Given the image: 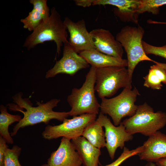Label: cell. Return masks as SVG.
<instances>
[{"mask_svg":"<svg viewBox=\"0 0 166 166\" xmlns=\"http://www.w3.org/2000/svg\"><path fill=\"white\" fill-rule=\"evenodd\" d=\"M22 96V93H17L12 97L13 101L16 104L11 103L8 105L10 110L20 109L12 111L21 112L24 115L21 121L14 127L10 133L11 136L16 135L21 128L41 123L48 124L52 119L63 121L69 116V112H58L53 110L60 102L59 99H52L45 103L38 102L37 106L33 107L29 98H23Z\"/></svg>","mask_w":166,"mask_h":166,"instance_id":"cell-1","label":"cell"},{"mask_svg":"<svg viewBox=\"0 0 166 166\" xmlns=\"http://www.w3.org/2000/svg\"><path fill=\"white\" fill-rule=\"evenodd\" d=\"M49 17L43 22L26 39L23 45L28 50L46 41H53L59 55L63 44L69 42L66 28L61 16L53 7Z\"/></svg>","mask_w":166,"mask_h":166,"instance_id":"cell-2","label":"cell"},{"mask_svg":"<svg viewBox=\"0 0 166 166\" xmlns=\"http://www.w3.org/2000/svg\"><path fill=\"white\" fill-rule=\"evenodd\" d=\"M96 68L91 66L84 82L79 88H74L67 98L71 108L69 115L73 117L85 114H99L100 104L95 95Z\"/></svg>","mask_w":166,"mask_h":166,"instance_id":"cell-3","label":"cell"},{"mask_svg":"<svg viewBox=\"0 0 166 166\" xmlns=\"http://www.w3.org/2000/svg\"><path fill=\"white\" fill-rule=\"evenodd\" d=\"M126 131L133 135L140 133L149 136L166 125V113L155 112L146 102L138 105L135 114L122 122Z\"/></svg>","mask_w":166,"mask_h":166,"instance_id":"cell-4","label":"cell"},{"mask_svg":"<svg viewBox=\"0 0 166 166\" xmlns=\"http://www.w3.org/2000/svg\"><path fill=\"white\" fill-rule=\"evenodd\" d=\"M144 33L143 28L127 26L123 27L116 37L121 45L127 56V69L129 77L132 81L134 70L137 64L143 61H149L156 64L158 62L151 59L145 53L142 42Z\"/></svg>","mask_w":166,"mask_h":166,"instance_id":"cell-5","label":"cell"},{"mask_svg":"<svg viewBox=\"0 0 166 166\" xmlns=\"http://www.w3.org/2000/svg\"><path fill=\"white\" fill-rule=\"evenodd\" d=\"M132 82L126 67L96 68L95 89L101 99L112 96L121 88H132Z\"/></svg>","mask_w":166,"mask_h":166,"instance_id":"cell-6","label":"cell"},{"mask_svg":"<svg viewBox=\"0 0 166 166\" xmlns=\"http://www.w3.org/2000/svg\"><path fill=\"white\" fill-rule=\"evenodd\" d=\"M140 95L136 87L133 89L124 88L120 93L114 97L101 99L100 112L110 116L114 125L118 126L123 118L131 117L135 114L138 106L135 102L137 97Z\"/></svg>","mask_w":166,"mask_h":166,"instance_id":"cell-7","label":"cell"},{"mask_svg":"<svg viewBox=\"0 0 166 166\" xmlns=\"http://www.w3.org/2000/svg\"><path fill=\"white\" fill-rule=\"evenodd\" d=\"M97 115L85 114L65 119L63 123L56 125H47L42 133L45 139L51 140L60 137L70 140L82 136L85 128L96 121Z\"/></svg>","mask_w":166,"mask_h":166,"instance_id":"cell-8","label":"cell"},{"mask_svg":"<svg viewBox=\"0 0 166 166\" xmlns=\"http://www.w3.org/2000/svg\"><path fill=\"white\" fill-rule=\"evenodd\" d=\"M96 121L105 129L106 147L112 160L115 156L117 149H123L125 142L132 140L133 135L127 132L121 122L118 126H115L111 122L106 115L100 112Z\"/></svg>","mask_w":166,"mask_h":166,"instance_id":"cell-9","label":"cell"},{"mask_svg":"<svg viewBox=\"0 0 166 166\" xmlns=\"http://www.w3.org/2000/svg\"><path fill=\"white\" fill-rule=\"evenodd\" d=\"M89 66L86 61L74 50L68 42L64 44L62 57L46 72L45 77L46 78H52L59 74L73 76L79 71Z\"/></svg>","mask_w":166,"mask_h":166,"instance_id":"cell-10","label":"cell"},{"mask_svg":"<svg viewBox=\"0 0 166 166\" xmlns=\"http://www.w3.org/2000/svg\"><path fill=\"white\" fill-rule=\"evenodd\" d=\"M63 21L70 35L69 44L76 52L79 54L85 51L96 49L84 19L75 22L66 17Z\"/></svg>","mask_w":166,"mask_h":166,"instance_id":"cell-11","label":"cell"},{"mask_svg":"<svg viewBox=\"0 0 166 166\" xmlns=\"http://www.w3.org/2000/svg\"><path fill=\"white\" fill-rule=\"evenodd\" d=\"M49 166H82V161L70 139L62 137L57 150L48 159Z\"/></svg>","mask_w":166,"mask_h":166,"instance_id":"cell-12","label":"cell"},{"mask_svg":"<svg viewBox=\"0 0 166 166\" xmlns=\"http://www.w3.org/2000/svg\"><path fill=\"white\" fill-rule=\"evenodd\" d=\"M90 33L96 50L109 55L123 58V48L109 30L97 28Z\"/></svg>","mask_w":166,"mask_h":166,"instance_id":"cell-13","label":"cell"},{"mask_svg":"<svg viewBox=\"0 0 166 166\" xmlns=\"http://www.w3.org/2000/svg\"><path fill=\"white\" fill-rule=\"evenodd\" d=\"M140 0H94L92 5H109L116 7L113 9L115 15L125 22L138 23Z\"/></svg>","mask_w":166,"mask_h":166,"instance_id":"cell-14","label":"cell"},{"mask_svg":"<svg viewBox=\"0 0 166 166\" xmlns=\"http://www.w3.org/2000/svg\"><path fill=\"white\" fill-rule=\"evenodd\" d=\"M143 145L144 151L138 154L140 160L156 162L166 157V134L160 131L149 136Z\"/></svg>","mask_w":166,"mask_h":166,"instance_id":"cell-15","label":"cell"},{"mask_svg":"<svg viewBox=\"0 0 166 166\" xmlns=\"http://www.w3.org/2000/svg\"><path fill=\"white\" fill-rule=\"evenodd\" d=\"M79 54L91 66L96 68L110 66L127 67L128 66L127 59L109 55L96 49L85 51Z\"/></svg>","mask_w":166,"mask_h":166,"instance_id":"cell-16","label":"cell"},{"mask_svg":"<svg viewBox=\"0 0 166 166\" xmlns=\"http://www.w3.org/2000/svg\"><path fill=\"white\" fill-rule=\"evenodd\" d=\"M71 141L85 166H98L100 149L92 145L85 137L80 136Z\"/></svg>","mask_w":166,"mask_h":166,"instance_id":"cell-17","label":"cell"},{"mask_svg":"<svg viewBox=\"0 0 166 166\" xmlns=\"http://www.w3.org/2000/svg\"><path fill=\"white\" fill-rule=\"evenodd\" d=\"M102 127L96 120L85 128L82 136L99 149L106 147L105 133Z\"/></svg>","mask_w":166,"mask_h":166,"instance_id":"cell-18","label":"cell"},{"mask_svg":"<svg viewBox=\"0 0 166 166\" xmlns=\"http://www.w3.org/2000/svg\"><path fill=\"white\" fill-rule=\"evenodd\" d=\"M0 135L6 143L13 144L14 140L9 132L10 125L15 122H19L22 118L19 115H12L9 113L7 107L2 105L0 106Z\"/></svg>","mask_w":166,"mask_h":166,"instance_id":"cell-19","label":"cell"},{"mask_svg":"<svg viewBox=\"0 0 166 166\" xmlns=\"http://www.w3.org/2000/svg\"><path fill=\"white\" fill-rule=\"evenodd\" d=\"M44 21L45 20L42 14L34 8L26 17L20 20L23 24L24 28L33 31Z\"/></svg>","mask_w":166,"mask_h":166,"instance_id":"cell-20","label":"cell"},{"mask_svg":"<svg viewBox=\"0 0 166 166\" xmlns=\"http://www.w3.org/2000/svg\"><path fill=\"white\" fill-rule=\"evenodd\" d=\"M166 5V0H140L138 12L139 14L146 12L156 14L160 7Z\"/></svg>","mask_w":166,"mask_h":166,"instance_id":"cell-21","label":"cell"},{"mask_svg":"<svg viewBox=\"0 0 166 166\" xmlns=\"http://www.w3.org/2000/svg\"><path fill=\"white\" fill-rule=\"evenodd\" d=\"M21 150V148L17 145L11 149L7 148L4 154L3 166H22L18 160Z\"/></svg>","mask_w":166,"mask_h":166,"instance_id":"cell-22","label":"cell"},{"mask_svg":"<svg viewBox=\"0 0 166 166\" xmlns=\"http://www.w3.org/2000/svg\"><path fill=\"white\" fill-rule=\"evenodd\" d=\"M144 150V147L143 145L132 150H130L127 147H124L122 153L116 160L110 164L101 166H119L128 158L139 154Z\"/></svg>","mask_w":166,"mask_h":166,"instance_id":"cell-23","label":"cell"},{"mask_svg":"<svg viewBox=\"0 0 166 166\" xmlns=\"http://www.w3.org/2000/svg\"><path fill=\"white\" fill-rule=\"evenodd\" d=\"M142 45L145 53L153 54L165 58L166 60V45L161 46H156L147 43L143 40Z\"/></svg>","mask_w":166,"mask_h":166,"instance_id":"cell-24","label":"cell"},{"mask_svg":"<svg viewBox=\"0 0 166 166\" xmlns=\"http://www.w3.org/2000/svg\"><path fill=\"white\" fill-rule=\"evenodd\" d=\"M143 78L144 80V86L154 90H160L161 89L163 86L162 82L150 69L148 73Z\"/></svg>","mask_w":166,"mask_h":166,"instance_id":"cell-25","label":"cell"},{"mask_svg":"<svg viewBox=\"0 0 166 166\" xmlns=\"http://www.w3.org/2000/svg\"><path fill=\"white\" fill-rule=\"evenodd\" d=\"M30 3L33 8L39 11L43 15L45 21L47 20L50 15L49 9L47 5L46 0H30Z\"/></svg>","mask_w":166,"mask_h":166,"instance_id":"cell-26","label":"cell"},{"mask_svg":"<svg viewBox=\"0 0 166 166\" xmlns=\"http://www.w3.org/2000/svg\"><path fill=\"white\" fill-rule=\"evenodd\" d=\"M162 83L166 85V63L158 62L149 69Z\"/></svg>","mask_w":166,"mask_h":166,"instance_id":"cell-27","label":"cell"},{"mask_svg":"<svg viewBox=\"0 0 166 166\" xmlns=\"http://www.w3.org/2000/svg\"><path fill=\"white\" fill-rule=\"evenodd\" d=\"M6 140L0 136V166H3L4 154L8 148Z\"/></svg>","mask_w":166,"mask_h":166,"instance_id":"cell-28","label":"cell"},{"mask_svg":"<svg viewBox=\"0 0 166 166\" xmlns=\"http://www.w3.org/2000/svg\"><path fill=\"white\" fill-rule=\"evenodd\" d=\"M94 0H74L75 4L84 7H88L92 5Z\"/></svg>","mask_w":166,"mask_h":166,"instance_id":"cell-29","label":"cell"},{"mask_svg":"<svg viewBox=\"0 0 166 166\" xmlns=\"http://www.w3.org/2000/svg\"><path fill=\"white\" fill-rule=\"evenodd\" d=\"M158 166H166V157L160 159L156 162Z\"/></svg>","mask_w":166,"mask_h":166,"instance_id":"cell-30","label":"cell"},{"mask_svg":"<svg viewBox=\"0 0 166 166\" xmlns=\"http://www.w3.org/2000/svg\"><path fill=\"white\" fill-rule=\"evenodd\" d=\"M156 164H154L152 162H149L145 166H156Z\"/></svg>","mask_w":166,"mask_h":166,"instance_id":"cell-31","label":"cell"},{"mask_svg":"<svg viewBox=\"0 0 166 166\" xmlns=\"http://www.w3.org/2000/svg\"><path fill=\"white\" fill-rule=\"evenodd\" d=\"M41 166H49L47 164H44L42 165Z\"/></svg>","mask_w":166,"mask_h":166,"instance_id":"cell-32","label":"cell"},{"mask_svg":"<svg viewBox=\"0 0 166 166\" xmlns=\"http://www.w3.org/2000/svg\"><path fill=\"white\" fill-rule=\"evenodd\" d=\"M82 166H84V165H82Z\"/></svg>","mask_w":166,"mask_h":166,"instance_id":"cell-33","label":"cell"}]
</instances>
